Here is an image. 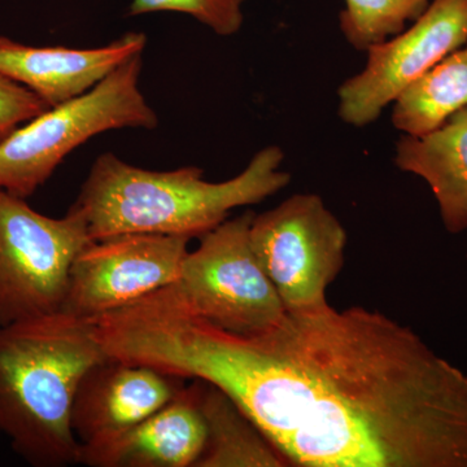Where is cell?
<instances>
[{"mask_svg": "<svg viewBox=\"0 0 467 467\" xmlns=\"http://www.w3.org/2000/svg\"><path fill=\"white\" fill-rule=\"evenodd\" d=\"M147 36L128 33L103 47H36L0 36V75L26 86L48 107H57L90 91L110 72L137 54Z\"/></svg>", "mask_w": 467, "mask_h": 467, "instance_id": "7c38bea8", "label": "cell"}, {"mask_svg": "<svg viewBox=\"0 0 467 467\" xmlns=\"http://www.w3.org/2000/svg\"><path fill=\"white\" fill-rule=\"evenodd\" d=\"M254 216L245 212L201 236V244L187 254L177 281L169 285L184 308L230 333H263L285 315L252 247Z\"/></svg>", "mask_w": 467, "mask_h": 467, "instance_id": "5b68a950", "label": "cell"}, {"mask_svg": "<svg viewBox=\"0 0 467 467\" xmlns=\"http://www.w3.org/2000/svg\"><path fill=\"white\" fill-rule=\"evenodd\" d=\"M201 410L204 448L193 467H284L288 462L244 411L204 382Z\"/></svg>", "mask_w": 467, "mask_h": 467, "instance_id": "5bb4252c", "label": "cell"}, {"mask_svg": "<svg viewBox=\"0 0 467 467\" xmlns=\"http://www.w3.org/2000/svg\"><path fill=\"white\" fill-rule=\"evenodd\" d=\"M51 107L26 86L0 75V143L18 126L42 115Z\"/></svg>", "mask_w": 467, "mask_h": 467, "instance_id": "ac0fdd59", "label": "cell"}, {"mask_svg": "<svg viewBox=\"0 0 467 467\" xmlns=\"http://www.w3.org/2000/svg\"><path fill=\"white\" fill-rule=\"evenodd\" d=\"M142 54L117 67L90 91L51 107L0 143V190L27 199L69 153L95 135L158 128L159 117L140 88Z\"/></svg>", "mask_w": 467, "mask_h": 467, "instance_id": "277c9868", "label": "cell"}, {"mask_svg": "<svg viewBox=\"0 0 467 467\" xmlns=\"http://www.w3.org/2000/svg\"><path fill=\"white\" fill-rule=\"evenodd\" d=\"M340 29L350 46L367 51L387 41L416 21L430 5V0H344Z\"/></svg>", "mask_w": 467, "mask_h": 467, "instance_id": "2e32d148", "label": "cell"}, {"mask_svg": "<svg viewBox=\"0 0 467 467\" xmlns=\"http://www.w3.org/2000/svg\"><path fill=\"white\" fill-rule=\"evenodd\" d=\"M204 382L184 384L168 404L121 434L81 445L90 467H193L205 441L201 410Z\"/></svg>", "mask_w": 467, "mask_h": 467, "instance_id": "8fae6325", "label": "cell"}, {"mask_svg": "<svg viewBox=\"0 0 467 467\" xmlns=\"http://www.w3.org/2000/svg\"><path fill=\"white\" fill-rule=\"evenodd\" d=\"M467 42V0H432L408 30L368 48V63L339 90V117L364 128L377 121L420 77Z\"/></svg>", "mask_w": 467, "mask_h": 467, "instance_id": "ba28073f", "label": "cell"}, {"mask_svg": "<svg viewBox=\"0 0 467 467\" xmlns=\"http://www.w3.org/2000/svg\"><path fill=\"white\" fill-rule=\"evenodd\" d=\"M107 358L94 322L63 310L0 326V435L15 453L36 467L79 463L73 402Z\"/></svg>", "mask_w": 467, "mask_h": 467, "instance_id": "3957f363", "label": "cell"}, {"mask_svg": "<svg viewBox=\"0 0 467 467\" xmlns=\"http://www.w3.org/2000/svg\"><path fill=\"white\" fill-rule=\"evenodd\" d=\"M247 0H133L129 15L180 12L190 15L221 36H234L243 26L242 7Z\"/></svg>", "mask_w": 467, "mask_h": 467, "instance_id": "e0dca14e", "label": "cell"}, {"mask_svg": "<svg viewBox=\"0 0 467 467\" xmlns=\"http://www.w3.org/2000/svg\"><path fill=\"white\" fill-rule=\"evenodd\" d=\"M187 236L122 234L91 242L70 267L63 312L95 319L174 284Z\"/></svg>", "mask_w": 467, "mask_h": 467, "instance_id": "9c48e42d", "label": "cell"}, {"mask_svg": "<svg viewBox=\"0 0 467 467\" xmlns=\"http://www.w3.org/2000/svg\"><path fill=\"white\" fill-rule=\"evenodd\" d=\"M91 242L75 209L45 216L0 190V326L61 312L70 267Z\"/></svg>", "mask_w": 467, "mask_h": 467, "instance_id": "8992f818", "label": "cell"}, {"mask_svg": "<svg viewBox=\"0 0 467 467\" xmlns=\"http://www.w3.org/2000/svg\"><path fill=\"white\" fill-rule=\"evenodd\" d=\"M122 349L225 392L288 465L467 467V374L377 310L328 304L235 334L161 291L135 310Z\"/></svg>", "mask_w": 467, "mask_h": 467, "instance_id": "6da1fadb", "label": "cell"}, {"mask_svg": "<svg viewBox=\"0 0 467 467\" xmlns=\"http://www.w3.org/2000/svg\"><path fill=\"white\" fill-rule=\"evenodd\" d=\"M284 160L279 147H265L241 174L214 183L198 167L149 171L107 152L95 160L72 208L84 217L92 242L122 234L201 238L233 209L259 204L287 187Z\"/></svg>", "mask_w": 467, "mask_h": 467, "instance_id": "7a4b0ae2", "label": "cell"}, {"mask_svg": "<svg viewBox=\"0 0 467 467\" xmlns=\"http://www.w3.org/2000/svg\"><path fill=\"white\" fill-rule=\"evenodd\" d=\"M183 386L182 378L109 356L85 374L77 389L76 438L86 445L121 434L168 404Z\"/></svg>", "mask_w": 467, "mask_h": 467, "instance_id": "30bf717a", "label": "cell"}, {"mask_svg": "<svg viewBox=\"0 0 467 467\" xmlns=\"http://www.w3.org/2000/svg\"><path fill=\"white\" fill-rule=\"evenodd\" d=\"M467 109V47L451 52L393 101L392 124L420 137Z\"/></svg>", "mask_w": 467, "mask_h": 467, "instance_id": "9a60e30c", "label": "cell"}, {"mask_svg": "<svg viewBox=\"0 0 467 467\" xmlns=\"http://www.w3.org/2000/svg\"><path fill=\"white\" fill-rule=\"evenodd\" d=\"M396 167L425 180L438 202L445 229H467V109L431 133L404 135L396 143Z\"/></svg>", "mask_w": 467, "mask_h": 467, "instance_id": "4fadbf2b", "label": "cell"}, {"mask_svg": "<svg viewBox=\"0 0 467 467\" xmlns=\"http://www.w3.org/2000/svg\"><path fill=\"white\" fill-rule=\"evenodd\" d=\"M348 236L316 193H296L254 216L251 243L285 312L328 306L326 292L346 264Z\"/></svg>", "mask_w": 467, "mask_h": 467, "instance_id": "52a82bcc", "label": "cell"}]
</instances>
